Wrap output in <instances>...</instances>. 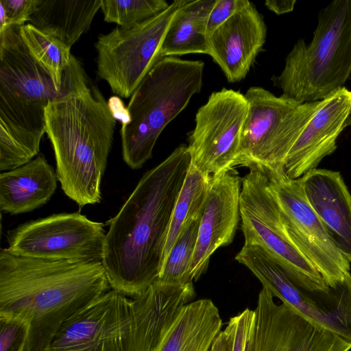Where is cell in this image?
Instances as JSON below:
<instances>
[{"mask_svg":"<svg viewBox=\"0 0 351 351\" xmlns=\"http://www.w3.org/2000/svg\"><path fill=\"white\" fill-rule=\"evenodd\" d=\"M102 223L77 213L54 214L9 230L7 250L16 256L70 262L101 261Z\"/></svg>","mask_w":351,"mask_h":351,"instance_id":"cell-12","label":"cell"},{"mask_svg":"<svg viewBox=\"0 0 351 351\" xmlns=\"http://www.w3.org/2000/svg\"><path fill=\"white\" fill-rule=\"evenodd\" d=\"M20 26L0 32V170L37 156L45 133V108L60 95L48 72L31 56ZM65 77V73H64Z\"/></svg>","mask_w":351,"mask_h":351,"instance_id":"cell-5","label":"cell"},{"mask_svg":"<svg viewBox=\"0 0 351 351\" xmlns=\"http://www.w3.org/2000/svg\"><path fill=\"white\" fill-rule=\"evenodd\" d=\"M101 0H40L29 23L69 48L90 28Z\"/></svg>","mask_w":351,"mask_h":351,"instance_id":"cell-21","label":"cell"},{"mask_svg":"<svg viewBox=\"0 0 351 351\" xmlns=\"http://www.w3.org/2000/svg\"><path fill=\"white\" fill-rule=\"evenodd\" d=\"M62 93L45 108V133L64 193L80 207L99 203L116 119L97 85L72 55Z\"/></svg>","mask_w":351,"mask_h":351,"instance_id":"cell-3","label":"cell"},{"mask_svg":"<svg viewBox=\"0 0 351 351\" xmlns=\"http://www.w3.org/2000/svg\"><path fill=\"white\" fill-rule=\"evenodd\" d=\"M212 178V176L203 173L190 164L173 208L161 265L186 226L202 217Z\"/></svg>","mask_w":351,"mask_h":351,"instance_id":"cell-23","label":"cell"},{"mask_svg":"<svg viewBox=\"0 0 351 351\" xmlns=\"http://www.w3.org/2000/svg\"><path fill=\"white\" fill-rule=\"evenodd\" d=\"M204 63L165 57L147 72L130 97L128 120L121 123L124 162L132 169L152 158L160 134L201 91Z\"/></svg>","mask_w":351,"mask_h":351,"instance_id":"cell-6","label":"cell"},{"mask_svg":"<svg viewBox=\"0 0 351 351\" xmlns=\"http://www.w3.org/2000/svg\"><path fill=\"white\" fill-rule=\"evenodd\" d=\"M209 351H227V335L224 330L218 334Z\"/></svg>","mask_w":351,"mask_h":351,"instance_id":"cell-32","label":"cell"},{"mask_svg":"<svg viewBox=\"0 0 351 351\" xmlns=\"http://www.w3.org/2000/svg\"><path fill=\"white\" fill-rule=\"evenodd\" d=\"M19 31L31 56L48 72L60 91L64 85L65 71L71 64V49L29 23L20 26Z\"/></svg>","mask_w":351,"mask_h":351,"instance_id":"cell-24","label":"cell"},{"mask_svg":"<svg viewBox=\"0 0 351 351\" xmlns=\"http://www.w3.org/2000/svg\"><path fill=\"white\" fill-rule=\"evenodd\" d=\"M169 5L164 0H101L100 9L106 22L130 27L152 18Z\"/></svg>","mask_w":351,"mask_h":351,"instance_id":"cell-26","label":"cell"},{"mask_svg":"<svg viewBox=\"0 0 351 351\" xmlns=\"http://www.w3.org/2000/svg\"><path fill=\"white\" fill-rule=\"evenodd\" d=\"M247 112L240 91L223 88L211 93L198 109L189 136L191 165L212 176L233 169Z\"/></svg>","mask_w":351,"mask_h":351,"instance_id":"cell-13","label":"cell"},{"mask_svg":"<svg viewBox=\"0 0 351 351\" xmlns=\"http://www.w3.org/2000/svg\"><path fill=\"white\" fill-rule=\"evenodd\" d=\"M266 288L259 292L250 351H350L351 343L277 304Z\"/></svg>","mask_w":351,"mask_h":351,"instance_id":"cell-14","label":"cell"},{"mask_svg":"<svg viewBox=\"0 0 351 351\" xmlns=\"http://www.w3.org/2000/svg\"><path fill=\"white\" fill-rule=\"evenodd\" d=\"M267 26L256 5L250 2L208 36L209 55L230 83L247 74L261 51Z\"/></svg>","mask_w":351,"mask_h":351,"instance_id":"cell-17","label":"cell"},{"mask_svg":"<svg viewBox=\"0 0 351 351\" xmlns=\"http://www.w3.org/2000/svg\"><path fill=\"white\" fill-rule=\"evenodd\" d=\"M110 288L101 261L45 260L0 250V313L29 323L23 351H48L62 325Z\"/></svg>","mask_w":351,"mask_h":351,"instance_id":"cell-2","label":"cell"},{"mask_svg":"<svg viewBox=\"0 0 351 351\" xmlns=\"http://www.w3.org/2000/svg\"><path fill=\"white\" fill-rule=\"evenodd\" d=\"M245 97L248 112L233 168L284 169L289 150L321 101L300 104L258 86Z\"/></svg>","mask_w":351,"mask_h":351,"instance_id":"cell-8","label":"cell"},{"mask_svg":"<svg viewBox=\"0 0 351 351\" xmlns=\"http://www.w3.org/2000/svg\"><path fill=\"white\" fill-rule=\"evenodd\" d=\"M263 171L289 241L313 265L326 284L336 288L351 273L350 263L308 202L300 178H289L284 169Z\"/></svg>","mask_w":351,"mask_h":351,"instance_id":"cell-11","label":"cell"},{"mask_svg":"<svg viewBox=\"0 0 351 351\" xmlns=\"http://www.w3.org/2000/svg\"><path fill=\"white\" fill-rule=\"evenodd\" d=\"M256 313L245 308L231 317L223 330L227 335V351H250Z\"/></svg>","mask_w":351,"mask_h":351,"instance_id":"cell-27","label":"cell"},{"mask_svg":"<svg viewBox=\"0 0 351 351\" xmlns=\"http://www.w3.org/2000/svg\"><path fill=\"white\" fill-rule=\"evenodd\" d=\"M58 178L45 157L0 174V210L11 215L28 213L47 204L56 192Z\"/></svg>","mask_w":351,"mask_h":351,"instance_id":"cell-19","label":"cell"},{"mask_svg":"<svg viewBox=\"0 0 351 351\" xmlns=\"http://www.w3.org/2000/svg\"><path fill=\"white\" fill-rule=\"evenodd\" d=\"M295 3V0H267L265 2V5L273 12L277 14H282L293 11Z\"/></svg>","mask_w":351,"mask_h":351,"instance_id":"cell-31","label":"cell"},{"mask_svg":"<svg viewBox=\"0 0 351 351\" xmlns=\"http://www.w3.org/2000/svg\"><path fill=\"white\" fill-rule=\"evenodd\" d=\"M223 322L210 299L186 304L154 351H209Z\"/></svg>","mask_w":351,"mask_h":351,"instance_id":"cell-20","label":"cell"},{"mask_svg":"<svg viewBox=\"0 0 351 351\" xmlns=\"http://www.w3.org/2000/svg\"><path fill=\"white\" fill-rule=\"evenodd\" d=\"M29 329L24 318L0 313V351H23Z\"/></svg>","mask_w":351,"mask_h":351,"instance_id":"cell-28","label":"cell"},{"mask_svg":"<svg viewBox=\"0 0 351 351\" xmlns=\"http://www.w3.org/2000/svg\"><path fill=\"white\" fill-rule=\"evenodd\" d=\"M191 156L181 144L147 171L108 221L102 264L110 287L132 298L158 280L173 208Z\"/></svg>","mask_w":351,"mask_h":351,"instance_id":"cell-1","label":"cell"},{"mask_svg":"<svg viewBox=\"0 0 351 351\" xmlns=\"http://www.w3.org/2000/svg\"><path fill=\"white\" fill-rule=\"evenodd\" d=\"M247 0H217L207 20L206 34L208 36L238 11L245 8Z\"/></svg>","mask_w":351,"mask_h":351,"instance_id":"cell-30","label":"cell"},{"mask_svg":"<svg viewBox=\"0 0 351 351\" xmlns=\"http://www.w3.org/2000/svg\"><path fill=\"white\" fill-rule=\"evenodd\" d=\"M186 0L173 1L152 18L130 27L117 26L100 34L95 44L97 75L116 95L128 98L152 66L167 31Z\"/></svg>","mask_w":351,"mask_h":351,"instance_id":"cell-10","label":"cell"},{"mask_svg":"<svg viewBox=\"0 0 351 351\" xmlns=\"http://www.w3.org/2000/svg\"><path fill=\"white\" fill-rule=\"evenodd\" d=\"M351 124V91L343 87L323 100L289 150L285 174L298 179L317 168L337 148V140Z\"/></svg>","mask_w":351,"mask_h":351,"instance_id":"cell-16","label":"cell"},{"mask_svg":"<svg viewBox=\"0 0 351 351\" xmlns=\"http://www.w3.org/2000/svg\"><path fill=\"white\" fill-rule=\"evenodd\" d=\"M195 297L193 283L157 280L132 298L109 290L67 319L48 351H154Z\"/></svg>","mask_w":351,"mask_h":351,"instance_id":"cell-4","label":"cell"},{"mask_svg":"<svg viewBox=\"0 0 351 351\" xmlns=\"http://www.w3.org/2000/svg\"><path fill=\"white\" fill-rule=\"evenodd\" d=\"M40 0H0V32L29 21Z\"/></svg>","mask_w":351,"mask_h":351,"instance_id":"cell-29","label":"cell"},{"mask_svg":"<svg viewBox=\"0 0 351 351\" xmlns=\"http://www.w3.org/2000/svg\"><path fill=\"white\" fill-rule=\"evenodd\" d=\"M241 180L235 169L213 176L191 264L193 282L206 271L213 253L234 238L241 219Z\"/></svg>","mask_w":351,"mask_h":351,"instance_id":"cell-15","label":"cell"},{"mask_svg":"<svg viewBox=\"0 0 351 351\" xmlns=\"http://www.w3.org/2000/svg\"><path fill=\"white\" fill-rule=\"evenodd\" d=\"M300 180L308 202L351 263V194L341 173L316 168Z\"/></svg>","mask_w":351,"mask_h":351,"instance_id":"cell-18","label":"cell"},{"mask_svg":"<svg viewBox=\"0 0 351 351\" xmlns=\"http://www.w3.org/2000/svg\"><path fill=\"white\" fill-rule=\"evenodd\" d=\"M201 217L189 223L162 263L158 280L173 285L193 283L190 276Z\"/></svg>","mask_w":351,"mask_h":351,"instance_id":"cell-25","label":"cell"},{"mask_svg":"<svg viewBox=\"0 0 351 351\" xmlns=\"http://www.w3.org/2000/svg\"><path fill=\"white\" fill-rule=\"evenodd\" d=\"M312 40L299 39L273 75L282 95L298 103L323 100L344 87L351 74V0H335L322 9Z\"/></svg>","mask_w":351,"mask_h":351,"instance_id":"cell-7","label":"cell"},{"mask_svg":"<svg viewBox=\"0 0 351 351\" xmlns=\"http://www.w3.org/2000/svg\"><path fill=\"white\" fill-rule=\"evenodd\" d=\"M240 217L244 244L260 247L301 289L330 292L319 271L289 241L268 178L261 169L250 168L242 178Z\"/></svg>","mask_w":351,"mask_h":351,"instance_id":"cell-9","label":"cell"},{"mask_svg":"<svg viewBox=\"0 0 351 351\" xmlns=\"http://www.w3.org/2000/svg\"><path fill=\"white\" fill-rule=\"evenodd\" d=\"M217 0H186L176 12L162 43L158 58L206 53V24Z\"/></svg>","mask_w":351,"mask_h":351,"instance_id":"cell-22","label":"cell"}]
</instances>
